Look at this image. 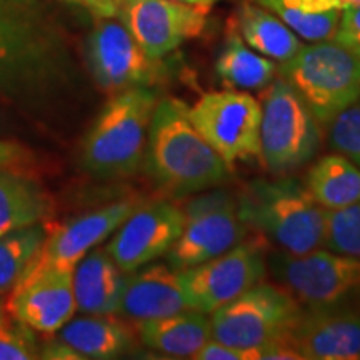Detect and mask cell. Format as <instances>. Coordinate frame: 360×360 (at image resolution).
Returning a JSON list of instances; mask_svg holds the SVG:
<instances>
[{"label": "cell", "instance_id": "cell-9", "mask_svg": "<svg viewBox=\"0 0 360 360\" xmlns=\"http://www.w3.org/2000/svg\"><path fill=\"white\" fill-rule=\"evenodd\" d=\"M302 312L283 287L259 282L210 314L212 339L240 349L267 344L289 335Z\"/></svg>", "mask_w": 360, "mask_h": 360}, {"label": "cell", "instance_id": "cell-7", "mask_svg": "<svg viewBox=\"0 0 360 360\" xmlns=\"http://www.w3.org/2000/svg\"><path fill=\"white\" fill-rule=\"evenodd\" d=\"M319 120L285 79L276 77L264 94L260 159L272 175H290L317 154Z\"/></svg>", "mask_w": 360, "mask_h": 360}, {"label": "cell", "instance_id": "cell-11", "mask_svg": "<svg viewBox=\"0 0 360 360\" xmlns=\"http://www.w3.org/2000/svg\"><path fill=\"white\" fill-rule=\"evenodd\" d=\"M94 82L109 96L135 87H157L167 77L160 60L148 57L119 17H96L87 39Z\"/></svg>", "mask_w": 360, "mask_h": 360}, {"label": "cell", "instance_id": "cell-25", "mask_svg": "<svg viewBox=\"0 0 360 360\" xmlns=\"http://www.w3.org/2000/svg\"><path fill=\"white\" fill-rule=\"evenodd\" d=\"M276 60L260 56L244 42L240 34L231 32L220 51L215 72L229 89L264 90L276 79Z\"/></svg>", "mask_w": 360, "mask_h": 360}, {"label": "cell", "instance_id": "cell-36", "mask_svg": "<svg viewBox=\"0 0 360 360\" xmlns=\"http://www.w3.org/2000/svg\"><path fill=\"white\" fill-rule=\"evenodd\" d=\"M58 2H64V4H70V6H75L79 8H84L89 13H92V7H90L89 0H58Z\"/></svg>", "mask_w": 360, "mask_h": 360}, {"label": "cell", "instance_id": "cell-18", "mask_svg": "<svg viewBox=\"0 0 360 360\" xmlns=\"http://www.w3.org/2000/svg\"><path fill=\"white\" fill-rule=\"evenodd\" d=\"M188 309L179 270L152 262L125 276L117 315L137 323Z\"/></svg>", "mask_w": 360, "mask_h": 360}, {"label": "cell", "instance_id": "cell-31", "mask_svg": "<svg viewBox=\"0 0 360 360\" xmlns=\"http://www.w3.org/2000/svg\"><path fill=\"white\" fill-rule=\"evenodd\" d=\"M334 40L360 58V4H345Z\"/></svg>", "mask_w": 360, "mask_h": 360}, {"label": "cell", "instance_id": "cell-1", "mask_svg": "<svg viewBox=\"0 0 360 360\" xmlns=\"http://www.w3.org/2000/svg\"><path fill=\"white\" fill-rule=\"evenodd\" d=\"M77 90L69 37L44 0H0V103L42 122Z\"/></svg>", "mask_w": 360, "mask_h": 360}, {"label": "cell", "instance_id": "cell-22", "mask_svg": "<svg viewBox=\"0 0 360 360\" xmlns=\"http://www.w3.org/2000/svg\"><path fill=\"white\" fill-rule=\"evenodd\" d=\"M52 210L39 182L12 167H0V236L44 222Z\"/></svg>", "mask_w": 360, "mask_h": 360}, {"label": "cell", "instance_id": "cell-17", "mask_svg": "<svg viewBox=\"0 0 360 360\" xmlns=\"http://www.w3.org/2000/svg\"><path fill=\"white\" fill-rule=\"evenodd\" d=\"M290 340L302 360H359L360 312L345 307L304 310Z\"/></svg>", "mask_w": 360, "mask_h": 360}, {"label": "cell", "instance_id": "cell-12", "mask_svg": "<svg viewBox=\"0 0 360 360\" xmlns=\"http://www.w3.org/2000/svg\"><path fill=\"white\" fill-rule=\"evenodd\" d=\"M265 276L267 245L260 237H247L219 257L180 270L188 307L207 315L262 282Z\"/></svg>", "mask_w": 360, "mask_h": 360}, {"label": "cell", "instance_id": "cell-37", "mask_svg": "<svg viewBox=\"0 0 360 360\" xmlns=\"http://www.w3.org/2000/svg\"><path fill=\"white\" fill-rule=\"evenodd\" d=\"M8 315H11V314L7 312V305H6V302H4V300H2V295H0V323L6 322Z\"/></svg>", "mask_w": 360, "mask_h": 360}, {"label": "cell", "instance_id": "cell-38", "mask_svg": "<svg viewBox=\"0 0 360 360\" xmlns=\"http://www.w3.org/2000/svg\"><path fill=\"white\" fill-rule=\"evenodd\" d=\"M7 130V125H6V117L2 115V112H0V134H4Z\"/></svg>", "mask_w": 360, "mask_h": 360}, {"label": "cell", "instance_id": "cell-35", "mask_svg": "<svg viewBox=\"0 0 360 360\" xmlns=\"http://www.w3.org/2000/svg\"><path fill=\"white\" fill-rule=\"evenodd\" d=\"M174 2H180V4H186V6L207 8V11H210V8H212L217 2H220V0H174Z\"/></svg>", "mask_w": 360, "mask_h": 360}, {"label": "cell", "instance_id": "cell-10", "mask_svg": "<svg viewBox=\"0 0 360 360\" xmlns=\"http://www.w3.org/2000/svg\"><path fill=\"white\" fill-rule=\"evenodd\" d=\"M188 115L231 169L238 160L260 157L262 105L245 90L207 92L188 107Z\"/></svg>", "mask_w": 360, "mask_h": 360}, {"label": "cell", "instance_id": "cell-14", "mask_svg": "<svg viewBox=\"0 0 360 360\" xmlns=\"http://www.w3.org/2000/svg\"><path fill=\"white\" fill-rule=\"evenodd\" d=\"M207 8L174 0H124L119 19L148 57L162 60L205 30Z\"/></svg>", "mask_w": 360, "mask_h": 360}, {"label": "cell", "instance_id": "cell-27", "mask_svg": "<svg viewBox=\"0 0 360 360\" xmlns=\"http://www.w3.org/2000/svg\"><path fill=\"white\" fill-rule=\"evenodd\" d=\"M51 229L44 222L0 236V295L11 290L29 272L47 240Z\"/></svg>", "mask_w": 360, "mask_h": 360}, {"label": "cell", "instance_id": "cell-34", "mask_svg": "<svg viewBox=\"0 0 360 360\" xmlns=\"http://www.w3.org/2000/svg\"><path fill=\"white\" fill-rule=\"evenodd\" d=\"M124 0H89L94 17H117Z\"/></svg>", "mask_w": 360, "mask_h": 360}, {"label": "cell", "instance_id": "cell-3", "mask_svg": "<svg viewBox=\"0 0 360 360\" xmlns=\"http://www.w3.org/2000/svg\"><path fill=\"white\" fill-rule=\"evenodd\" d=\"M255 179L237 195L238 215L278 249L307 254L326 244L327 210L319 205L305 184L290 175Z\"/></svg>", "mask_w": 360, "mask_h": 360}, {"label": "cell", "instance_id": "cell-32", "mask_svg": "<svg viewBox=\"0 0 360 360\" xmlns=\"http://www.w3.org/2000/svg\"><path fill=\"white\" fill-rule=\"evenodd\" d=\"M29 159V152L20 143L0 139V167H17L25 164Z\"/></svg>", "mask_w": 360, "mask_h": 360}, {"label": "cell", "instance_id": "cell-16", "mask_svg": "<svg viewBox=\"0 0 360 360\" xmlns=\"http://www.w3.org/2000/svg\"><path fill=\"white\" fill-rule=\"evenodd\" d=\"M137 205L135 199H120L52 229L34 265L75 269L90 250L114 236Z\"/></svg>", "mask_w": 360, "mask_h": 360}, {"label": "cell", "instance_id": "cell-8", "mask_svg": "<svg viewBox=\"0 0 360 360\" xmlns=\"http://www.w3.org/2000/svg\"><path fill=\"white\" fill-rule=\"evenodd\" d=\"M182 210V233L165 255L167 264L179 272L225 254L250 231L238 215L237 197L224 188L195 193Z\"/></svg>", "mask_w": 360, "mask_h": 360}, {"label": "cell", "instance_id": "cell-5", "mask_svg": "<svg viewBox=\"0 0 360 360\" xmlns=\"http://www.w3.org/2000/svg\"><path fill=\"white\" fill-rule=\"evenodd\" d=\"M321 124L360 97V58L334 39L302 45L278 69Z\"/></svg>", "mask_w": 360, "mask_h": 360}, {"label": "cell", "instance_id": "cell-26", "mask_svg": "<svg viewBox=\"0 0 360 360\" xmlns=\"http://www.w3.org/2000/svg\"><path fill=\"white\" fill-rule=\"evenodd\" d=\"M307 42L334 39L345 4L342 0H257Z\"/></svg>", "mask_w": 360, "mask_h": 360}, {"label": "cell", "instance_id": "cell-39", "mask_svg": "<svg viewBox=\"0 0 360 360\" xmlns=\"http://www.w3.org/2000/svg\"><path fill=\"white\" fill-rule=\"evenodd\" d=\"M344 4H360V0H342Z\"/></svg>", "mask_w": 360, "mask_h": 360}, {"label": "cell", "instance_id": "cell-21", "mask_svg": "<svg viewBox=\"0 0 360 360\" xmlns=\"http://www.w3.org/2000/svg\"><path fill=\"white\" fill-rule=\"evenodd\" d=\"M58 339L65 342L80 359H119L134 347V334L115 315H89L70 319L58 330Z\"/></svg>", "mask_w": 360, "mask_h": 360}, {"label": "cell", "instance_id": "cell-4", "mask_svg": "<svg viewBox=\"0 0 360 360\" xmlns=\"http://www.w3.org/2000/svg\"><path fill=\"white\" fill-rule=\"evenodd\" d=\"M159 101L155 87H135L110 96L84 137V170L98 179L137 174L146 160L148 129Z\"/></svg>", "mask_w": 360, "mask_h": 360}, {"label": "cell", "instance_id": "cell-33", "mask_svg": "<svg viewBox=\"0 0 360 360\" xmlns=\"http://www.w3.org/2000/svg\"><path fill=\"white\" fill-rule=\"evenodd\" d=\"M39 359H53V360H77L80 359V355L72 350L65 342H62L60 339L45 342V344L40 347L39 352Z\"/></svg>", "mask_w": 360, "mask_h": 360}, {"label": "cell", "instance_id": "cell-2", "mask_svg": "<svg viewBox=\"0 0 360 360\" xmlns=\"http://www.w3.org/2000/svg\"><path fill=\"white\" fill-rule=\"evenodd\" d=\"M143 167L162 192L180 199L222 186L231 167L195 129L187 103L157 102L148 129Z\"/></svg>", "mask_w": 360, "mask_h": 360}, {"label": "cell", "instance_id": "cell-13", "mask_svg": "<svg viewBox=\"0 0 360 360\" xmlns=\"http://www.w3.org/2000/svg\"><path fill=\"white\" fill-rule=\"evenodd\" d=\"M184 229V210L169 200L139 204L107 242L105 250L124 274L167 255Z\"/></svg>", "mask_w": 360, "mask_h": 360}, {"label": "cell", "instance_id": "cell-28", "mask_svg": "<svg viewBox=\"0 0 360 360\" xmlns=\"http://www.w3.org/2000/svg\"><path fill=\"white\" fill-rule=\"evenodd\" d=\"M327 249L360 259V200L340 210H327Z\"/></svg>", "mask_w": 360, "mask_h": 360}, {"label": "cell", "instance_id": "cell-29", "mask_svg": "<svg viewBox=\"0 0 360 360\" xmlns=\"http://www.w3.org/2000/svg\"><path fill=\"white\" fill-rule=\"evenodd\" d=\"M327 125L330 147L360 169V97Z\"/></svg>", "mask_w": 360, "mask_h": 360}, {"label": "cell", "instance_id": "cell-24", "mask_svg": "<svg viewBox=\"0 0 360 360\" xmlns=\"http://www.w3.org/2000/svg\"><path fill=\"white\" fill-rule=\"evenodd\" d=\"M305 187L326 210L345 209L360 200V169L340 154L326 155L310 167Z\"/></svg>", "mask_w": 360, "mask_h": 360}, {"label": "cell", "instance_id": "cell-19", "mask_svg": "<svg viewBox=\"0 0 360 360\" xmlns=\"http://www.w3.org/2000/svg\"><path fill=\"white\" fill-rule=\"evenodd\" d=\"M125 276L109 252L90 250L74 269L75 307L80 314L117 315Z\"/></svg>", "mask_w": 360, "mask_h": 360}, {"label": "cell", "instance_id": "cell-30", "mask_svg": "<svg viewBox=\"0 0 360 360\" xmlns=\"http://www.w3.org/2000/svg\"><path fill=\"white\" fill-rule=\"evenodd\" d=\"M39 342L34 328L8 315L0 323V360L39 359Z\"/></svg>", "mask_w": 360, "mask_h": 360}, {"label": "cell", "instance_id": "cell-6", "mask_svg": "<svg viewBox=\"0 0 360 360\" xmlns=\"http://www.w3.org/2000/svg\"><path fill=\"white\" fill-rule=\"evenodd\" d=\"M267 270L304 310L347 307L360 295V259L330 249L267 255Z\"/></svg>", "mask_w": 360, "mask_h": 360}, {"label": "cell", "instance_id": "cell-23", "mask_svg": "<svg viewBox=\"0 0 360 360\" xmlns=\"http://www.w3.org/2000/svg\"><path fill=\"white\" fill-rule=\"evenodd\" d=\"M238 34L244 42L276 62H287L302 49V40L274 12L260 4H242L237 15Z\"/></svg>", "mask_w": 360, "mask_h": 360}, {"label": "cell", "instance_id": "cell-15", "mask_svg": "<svg viewBox=\"0 0 360 360\" xmlns=\"http://www.w3.org/2000/svg\"><path fill=\"white\" fill-rule=\"evenodd\" d=\"M7 312L40 334H56L77 312L74 295V269H29L8 294Z\"/></svg>", "mask_w": 360, "mask_h": 360}, {"label": "cell", "instance_id": "cell-20", "mask_svg": "<svg viewBox=\"0 0 360 360\" xmlns=\"http://www.w3.org/2000/svg\"><path fill=\"white\" fill-rule=\"evenodd\" d=\"M139 339L146 347L175 359H193L212 339V327L207 314L199 310L165 315L137 322Z\"/></svg>", "mask_w": 360, "mask_h": 360}]
</instances>
